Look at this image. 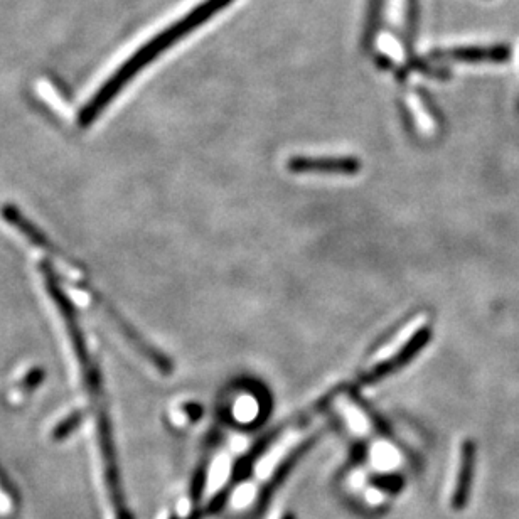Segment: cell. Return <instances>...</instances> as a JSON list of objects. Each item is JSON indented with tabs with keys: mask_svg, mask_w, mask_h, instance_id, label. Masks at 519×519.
Wrapping results in <instances>:
<instances>
[{
	"mask_svg": "<svg viewBox=\"0 0 519 519\" xmlns=\"http://www.w3.org/2000/svg\"><path fill=\"white\" fill-rule=\"evenodd\" d=\"M233 0H204L201 6L196 7L193 11L182 17L181 21L174 22L171 27L164 29L161 34H157L156 38L150 39L144 48H140L137 53L132 54L129 61H125L124 65L118 68L115 75L110 76L102 88L91 97L90 102L81 108L78 115V125L83 129H88L110 103L117 98L118 93L144 70L145 66L150 65L159 54L164 53L166 49L171 48L172 44L177 43L179 39L186 38L189 33H193L194 29L203 26L204 22L209 21L215 16L216 12L223 11L225 7L230 6Z\"/></svg>",
	"mask_w": 519,
	"mask_h": 519,
	"instance_id": "obj_1",
	"label": "cell"
},
{
	"mask_svg": "<svg viewBox=\"0 0 519 519\" xmlns=\"http://www.w3.org/2000/svg\"><path fill=\"white\" fill-rule=\"evenodd\" d=\"M0 216L2 220L6 221L7 225L12 226L14 230L26 238L33 247L43 250L48 253V257L59 258V262L65 263L68 272H70V279L76 285V289H80L83 294L88 295V299L97 305L98 309L110 319V321L117 326L118 332L129 341L130 346L137 351V353L149 361L157 371H161L162 375H171L174 371V364L171 359L167 358L166 354L159 351L156 346L147 343L142 334L135 331V327L129 322L125 321L124 317L120 316L113 305L108 304L107 300L103 299L102 294L95 290V287L88 282L85 275H81L78 263L70 262V258L66 257L65 253L61 252L53 241L49 240L44 231L39 230L38 226L34 225L33 221L29 220L21 209H17L14 204H4L0 208Z\"/></svg>",
	"mask_w": 519,
	"mask_h": 519,
	"instance_id": "obj_2",
	"label": "cell"
},
{
	"mask_svg": "<svg viewBox=\"0 0 519 519\" xmlns=\"http://www.w3.org/2000/svg\"><path fill=\"white\" fill-rule=\"evenodd\" d=\"M474 461H476V447L471 440H464L459 452V464L455 471L452 494H450V508L461 511L466 508L471 494L472 474H474Z\"/></svg>",
	"mask_w": 519,
	"mask_h": 519,
	"instance_id": "obj_3",
	"label": "cell"
},
{
	"mask_svg": "<svg viewBox=\"0 0 519 519\" xmlns=\"http://www.w3.org/2000/svg\"><path fill=\"white\" fill-rule=\"evenodd\" d=\"M287 169L295 174H356L361 164L353 157H292L287 161Z\"/></svg>",
	"mask_w": 519,
	"mask_h": 519,
	"instance_id": "obj_4",
	"label": "cell"
},
{
	"mask_svg": "<svg viewBox=\"0 0 519 519\" xmlns=\"http://www.w3.org/2000/svg\"><path fill=\"white\" fill-rule=\"evenodd\" d=\"M440 59L464 61V63H504L511 56L508 46H491V48H457L440 51L435 54Z\"/></svg>",
	"mask_w": 519,
	"mask_h": 519,
	"instance_id": "obj_5",
	"label": "cell"
},
{
	"mask_svg": "<svg viewBox=\"0 0 519 519\" xmlns=\"http://www.w3.org/2000/svg\"><path fill=\"white\" fill-rule=\"evenodd\" d=\"M427 339H429V332H418L417 336L402 349V353L396 354L395 358L388 359V361L380 364V366H376L375 370L364 376L363 383L370 385V383H375V381L380 380V378H385V376L390 375V373L398 370V368H402L403 364H407L408 361L427 344Z\"/></svg>",
	"mask_w": 519,
	"mask_h": 519,
	"instance_id": "obj_6",
	"label": "cell"
},
{
	"mask_svg": "<svg viewBox=\"0 0 519 519\" xmlns=\"http://www.w3.org/2000/svg\"><path fill=\"white\" fill-rule=\"evenodd\" d=\"M81 420H83V415L81 412H73L65 418V420H61V422L56 425V429L53 430L54 440H63L68 437V435L73 432V430L78 429V425H80Z\"/></svg>",
	"mask_w": 519,
	"mask_h": 519,
	"instance_id": "obj_7",
	"label": "cell"
},
{
	"mask_svg": "<svg viewBox=\"0 0 519 519\" xmlns=\"http://www.w3.org/2000/svg\"><path fill=\"white\" fill-rule=\"evenodd\" d=\"M44 380V371L41 368H36V370H31L24 376V380L21 381V385H19V393L22 395H26V393H31V391L36 388V386L41 385V381Z\"/></svg>",
	"mask_w": 519,
	"mask_h": 519,
	"instance_id": "obj_8",
	"label": "cell"
},
{
	"mask_svg": "<svg viewBox=\"0 0 519 519\" xmlns=\"http://www.w3.org/2000/svg\"><path fill=\"white\" fill-rule=\"evenodd\" d=\"M11 508V498H9V494L4 491V487L0 484V513H7V511H11Z\"/></svg>",
	"mask_w": 519,
	"mask_h": 519,
	"instance_id": "obj_9",
	"label": "cell"
},
{
	"mask_svg": "<svg viewBox=\"0 0 519 519\" xmlns=\"http://www.w3.org/2000/svg\"><path fill=\"white\" fill-rule=\"evenodd\" d=\"M277 519H294V516L290 513H282Z\"/></svg>",
	"mask_w": 519,
	"mask_h": 519,
	"instance_id": "obj_10",
	"label": "cell"
}]
</instances>
